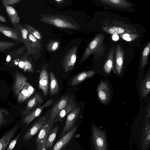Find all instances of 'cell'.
Here are the masks:
<instances>
[{
	"instance_id": "44",
	"label": "cell",
	"mask_w": 150,
	"mask_h": 150,
	"mask_svg": "<svg viewBox=\"0 0 150 150\" xmlns=\"http://www.w3.org/2000/svg\"><path fill=\"white\" fill-rule=\"evenodd\" d=\"M46 141L44 143L41 150H46L45 148V145L46 144Z\"/></svg>"
},
{
	"instance_id": "21",
	"label": "cell",
	"mask_w": 150,
	"mask_h": 150,
	"mask_svg": "<svg viewBox=\"0 0 150 150\" xmlns=\"http://www.w3.org/2000/svg\"><path fill=\"white\" fill-rule=\"evenodd\" d=\"M43 102L42 96L39 94H35L28 100L25 109L22 112L23 117L28 114L37 105Z\"/></svg>"
},
{
	"instance_id": "16",
	"label": "cell",
	"mask_w": 150,
	"mask_h": 150,
	"mask_svg": "<svg viewBox=\"0 0 150 150\" xmlns=\"http://www.w3.org/2000/svg\"><path fill=\"white\" fill-rule=\"evenodd\" d=\"M48 75L46 69L44 68L41 70L39 78L38 87L43 91V95L46 96L48 93Z\"/></svg>"
},
{
	"instance_id": "39",
	"label": "cell",
	"mask_w": 150,
	"mask_h": 150,
	"mask_svg": "<svg viewBox=\"0 0 150 150\" xmlns=\"http://www.w3.org/2000/svg\"><path fill=\"white\" fill-rule=\"evenodd\" d=\"M21 133H19L17 136L10 143L8 146L6 150H12L15 146L17 140L21 134Z\"/></svg>"
},
{
	"instance_id": "29",
	"label": "cell",
	"mask_w": 150,
	"mask_h": 150,
	"mask_svg": "<svg viewBox=\"0 0 150 150\" xmlns=\"http://www.w3.org/2000/svg\"><path fill=\"white\" fill-rule=\"evenodd\" d=\"M49 75L50 79V92L51 95L58 94L59 91V86L58 81L53 73L50 71Z\"/></svg>"
},
{
	"instance_id": "24",
	"label": "cell",
	"mask_w": 150,
	"mask_h": 150,
	"mask_svg": "<svg viewBox=\"0 0 150 150\" xmlns=\"http://www.w3.org/2000/svg\"><path fill=\"white\" fill-rule=\"evenodd\" d=\"M95 72L93 71H83L75 76L72 79L71 85L74 86L83 82L86 79L93 76Z\"/></svg>"
},
{
	"instance_id": "1",
	"label": "cell",
	"mask_w": 150,
	"mask_h": 150,
	"mask_svg": "<svg viewBox=\"0 0 150 150\" xmlns=\"http://www.w3.org/2000/svg\"><path fill=\"white\" fill-rule=\"evenodd\" d=\"M41 22L50 24L56 27L64 28L77 29V24L69 17L57 14H47L42 16Z\"/></svg>"
},
{
	"instance_id": "38",
	"label": "cell",
	"mask_w": 150,
	"mask_h": 150,
	"mask_svg": "<svg viewBox=\"0 0 150 150\" xmlns=\"http://www.w3.org/2000/svg\"><path fill=\"white\" fill-rule=\"evenodd\" d=\"M8 113L6 110L0 109V126L5 123L7 121L4 118L5 116L7 115Z\"/></svg>"
},
{
	"instance_id": "9",
	"label": "cell",
	"mask_w": 150,
	"mask_h": 150,
	"mask_svg": "<svg viewBox=\"0 0 150 150\" xmlns=\"http://www.w3.org/2000/svg\"><path fill=\"white\" fill-rule=\"evenodd\" d=\"M53 99H50L47 100L44 105L40 107L36 108L31 111L29 112L22 119V122L26 124V127L34 119L38 117L42 112L45 108L48 107L53 102Z\"/></svg>"
},
{
	"instance_id": "35",
	"label": "cell",
	"mask_w": 150,
	"mask_h": 150,
	"mask_svg": "<svg viewBox=\"0 0 150 150\" xmlns=\"http://www.w3.org/2000/svg\"><path fill=\"white\" fill-rule=\"evenodd\" d=\"M25 25L29 32L38 40L41 41L42 35L39 30L31 25L25 23Z\"/></svg>"
},
{
	"instance_id": "32",
	"label": "cell",
	"mask_w": 150,
	"mask_h": 150,
	"mask_svg": "<svg viewBox=\"0 0 150 150\" xmlns=\"http://www.w3.org/2000/svg\"><path fill=\"white\" fill-rule=\"evenodd\" d=\"M18 30L19 31L23 43L25 46L28 40L29 31L26 28L25 25L21 24L19 23L16 25Z\"/></svg>"
},
{
	"instance_id": "43",
	"label": "cell",
	"mask_w": 150,
	"mask_h": 150,
	"mask_svg": "<svg viewBox=\"0 0 150 150\" xmlns=\"http://www.w3.org/2000/svg\"><path fill=\"white\" fill-rule=\"evenodd\" d=\"M112 39L115 40H117L119 39V37L117 35H113L112 36Z\"/></svg>"
},
{
	"instance_id": "26",
	"label": "cell",
	"mask_w": 150,
	"mask_h": 150,
	"mask_svg": "<svg viewBox=\"0 0 150 150\" xmlns=\"http://www.w3.org/2000/svg\"><path fill=\"white\" fill-rule=\"evenodd\" d=\"M59 128V125H57L51 128L47 134L45 145L46 149H50L55 139Z\"/></svg>"
},
{
	"instance_id": "3",
	"label": "cell",
	"mask_w": 150,
	"mask_h": 150,
	"mask_svg": "<svg viewBox=\"0 0 150 150\" xmlns=\"http://www.w3.org/2000/svg\"><path fill=\"white\" fill-rule=\"evenodd\" d=\"M102 29L104 31L113 35L134 34L137 32L134 26L115 20L105 22L102 26Z\"/></svg>"
},
{
	"instance_id": "25",
	"label": "cell",
	"mask_w": 150,
	"mask_h": 150,
	"mask_svg": "<svg viewBox=\"0 0 150 150\" xmlns=\"http://www.w3.org/2000/svg\"><path fill=\"white\" fill-rule=\"evenodd\" d=\"M140 86L142 97H146L149 93L150 90L149 69L147 72L144 80L140 83Z\"/></svg>"
},
{
	"instance_id": "40",
	"label": "cell",
	"mask_w": 150,
	"mask_h": 150,
	"mask_svg": "<svg viewBox=\"0 0 150 150\" xmlns=\"http://www.w3.org/2000/svg\"><path fill=\"white\" fill-rule=\"evenodd\" d=\"M6 4L8 5H13L21 1V0H4Z\"/></svg>"
},
{
	"instance_id": "34",
	"label": "cell",
	"mask_w": 150,
	"mask_h": 150,
	"mask_svg": "<svg viewBox=\"0 0 150 150\" xmlns=\"http://www.w3.org/2000/svg\"><path fill=\"white\" fill-rule=\"evenodd\" d=\"M30 97L29 93L28 90L27 84L19 93L18 97V101L19 103H22Z\"/></svg>"
},
{
	"instance_id": "41",
	"label": "cell",
	"mask_w": 150,
	"mask_h": 150,
	"mask_svg": "<svg viewBox=\"0 0 150 150\" xmlns=\"http://www.w3.org/2000/svg\"><path fill=\"white\" fill-rule=\"evenodd\" d=\"M28 90L30 96L34 93L35 89L29 83H27Z\"/></svg>"
},
{
	"instance_id": "36",
	"label": "cell",
	"mask_w": 150,
	"mask_h": 150,
	"mask_svg": "<svg viewBox=\"0 0 150 150\" xmlns=\"http://www.w3.org/2000/svg\"><path fill=\"white\" fill-rule=\"evenodd\" d=\"M59 44V42L58 41H51L47 45V50L50 52H54L58 49Z\"/></svg>"
},
{
	"instance_id": "30",
	"label": "cell",
	"mask_w": 150,
	"mask_h": 150,
	"mask_svg": "<svg viewBox=\"0 0 150 150\" xmlns=\"http://www.w3.org/2000/svg\"><path fill=\"white\" fill-rule=\"evenodd\" d=\"M150 50V41H149L144 48L141 55L140 69H143L147 63Z\"/></svg>"
},
{
	"instance_id": "8",
	"label": "cell",
	"mask_w": 150,
	"mask_h": 150,
	"mask_svg": "<svg viewBox=\"0 0 150 150\" xmlns=\"http://www.w3.org/2000/svg\"><path fill=\"white\" fill-rule=\"evenodd\" d=\"M80 107L75 108L67 115L64 127L62 131L60 137H62L68 133L72 128L79 115Z\"/></svg>"
},
{
	"instance_id": "23",
	"label": "cell",
	"mask_w": 150,
	"mask_h": 150,
	"mask_svg": "<svg viewBox=\"0 0 150 150\" xmlns=\"http://www.w3.org/2000/svg\"><path fill=\"white\" fill-rule=\"evenodd\" d=\"M141 141L142 150H146L149 147L150 143V126L149 121L144 128Z\"/></svg>"
},
{
	"instance_id": "33",
	"label": "cell",
	"mask_w": 150,
	"mask_h": 150,
	"mask_svg": "<svg viewBox=\"0 0 150 150\" xmlns=\"http://www.w3.org/2000/svg\"><path fill=\"white\" fill-rule=\"evenodd\" d=\"M19 43L7 41H0V52L9 50Z\"/></svg>"
},
{
	"instance_id": "20",
	"label": "cell",
	"mask_w": 150,
	"mask_h": 150,
	"mask_svg": "<svg viewBox=\"0 0 150 150\" xmlns=\"http://www.w3.org/2000/svg\"><path fill=\"white\" fill-rule=\"evenodd\" d=\"M124 52L119 45L116 46L115 48V67L117 74L120 75L122 70Z\"/></svg>"
},
{
	"instance_id": "10",
	"label": "cell",
	"mask_w": 150,
	"mask_h": 150,
	"mask_svg": "<svg viewBox=\"0 0 150 150\" xmlns=\"http://www.w3.org/2000/svg\"><path fill=\"white\" fill-rule=\"evenodd\" d=\"M46 120L45 116L39 118L24 135L23 140L24 141H29L40 130Z\"/></svg>"
},
{
	"instance_id": "17",
	"label": "cell",
	"mask_w": 150,
	"mask_h": 150,
	"mask_svg": "<svg viewBox=\"0 0 150 150\" xmlns=\"http://www.w3.org/2000/svg\"><path fill=\"white\" fill-rule=\"evenodd\" d=\"M76 130V127L74 126L57 142L51 150H61L70 140Z\"/></svg>"
},
{
	"instance_id": "13",
	"label": "cell",
	"mask_w": 150,
	"mask_h": 150,
	"mask_svg": "<svg viewBox=\"0 0 150 150\" xmlns=\"http://www.w3.org/2000/svg\"><path fill=\"white\" fill-rule=\"evenodd\" d=\"M15 76L13 91L14 94L17 97L21 90L27 84V78L19 72H16Z\"/></svg>"
},
{
	"instance_id": "11",
	"label": "cell",
	"mask_w": 150,
	"mask_h": 150,
	"mask_svg": "<svg viewBox=\"0 0 150 150\" xmlns=\"http://www.w3.org/2000/svg\"><path fill=\"white\" fill-rule=\"evenodd\" d=\"M0 32L16 42L23 43L21 35L18 29L0 23Z\"/></svg>"
},
{
	"instance_id": "4",
	"label": "cell",
	"mask_w": 150,
	"mask_h": 150,
	"mask_svg": "<svg viewBox=\"0 0 150 150\" xmlns=\"http://www.w3.org/2000/svg\"><path fill=\"white\" fill-rule=\"evenodd\" d=\"M25 47L27 52L29 55H31L35 60L39 59L42 50L41 41L36 39L29 32L28 40Z\"/></svg>"
},
{
	"instance_id": "22",
	"label": "cell",
	"mask_w": 150,
	"mask_h": 150,
	"mask_svg": "<svg viewBox=\"0 0 150 150\" xmlns=\"http://www.w3.org/2000/svg\"><path fill=\"white\" fill-rule=\"evenodd\" d=\"M76 104L73 99L71 100L60 112L57 117L53 120L54 122L62 121L69 112L76 107Z\"/></svg>"
},
{
	"instance_id": "12",
	"label": "cell",
	"mask_w": 150,
	"mask_h": 150,
	"mask_svg": "<svg viewBox=\"0 0 150 150\" xmlns=\"http://www.w3.org/2000/svg\"><path fill=\"white\" fill-rule=\"evenodd\" d=\"M97 91L99 100L104 104H106L109 100L110 97V91L107 83L101 81L98 86Z\"/></svg>"
},
{
	"instance_id": "5",
	"label": "cell",
	"mask_w": 150,
	"mask_h": 150,
	"mask_svg": "<svg viewBox=\"0 0 150 150\" xmlns=\"http://www.w3.org/2000/svg\"><path fill=\"white\" fill-rule=\"evenodd\" d=\"M104 38L102 34H98L89 43L81 58L80 64H82L93 53L96 52L101 47Z\"/></svg>"
},
{
	"instance_id": "37",
	"label": "cell",
	"mask_w": 150,
	"mask_h": 150,
	"mask_svg": "<svg viewBox=\"0 0 150 150\" xmlns=\"http://www.w3.org/2000/svg\"><path fill=\"white\" fill-rule=\"evenodd\" d=\"M120 36L123 39L130 41L137 39L139 37V35L135 33H125L120 34Z\"/></svg>"
},
{
	"instance_id": "7",
	"label": "cell",
	"mask_w": 150,
	"mask_h": 150,
	"mask_svg": "<svg viewBox=\"0 0 150 150\" xmlns=\"http://www.w3.org/2000/svg\"><path fill=\"white\" fill-rule=\"evenodd\" d=\"M77 47L75 46L67 52L62 60V64L64 71L67 72L72 69L76 59Z\"/></svg>"
},
{
	"instance_id": "28",
	"label": "cell",
	"mask_w": 150,
	"mask_h": 150,
	"mask_svg": "<svg viewBox=\"0 0 150 150\" xmlns=\"http://www.w3.org/2000/svg\"><path fill=\"white\" fill-rule=\"evenodd\" d=\"M114 49L112 47L108 53L105 62L103 66V69L105 73L109 74L112 68L114 62Z\"/></svg>"
},
{
	"instance_id": "31",
	"label": "cell",
	"mask_w": 150,
	"mask_h": 150,
	"mask_svg": "<svg viewBox=\"0 0 150 150\" xmlns=\"http://www.w3.org/2000/svg\"><path fill=\"white\" fill-rule=\"evenodd\" d=\"M25 50H26V49L25 46L12 50L8 54L6 58V62H9L14 58V60L17 59L16 57L20 58L24 54Z\"/></svg>"
},
{
	"instance_id": "45",
	"label": "cell",
	"mask_w": 150,
	"mask_h": 150,
	"mask_svg": "<svg viewBox=\"0 0 150 150\" xmlns=\"http://www.w3.org/2000/svg\"><path fill=\"white\" fill-rule=\"evenodd\" d=\"M0 6H1V4H0Z\"/></svg>"
},
{
	"instance_id": "27",
	"label": "cell",
	"mask_w": 150,
	"mask_h": 150,
	"mask_svg": "<svg viewBox=\"0 0 150 150\" xmlns=\"http://www.w3.org/2000/svg\"><path fill=\"white\" fill-rule=\"evenodd\" d=\"M30 56L27 52L25 53L21 56L20 59L23 62V69L24 71L33 73L34 71V67Z\"/></svg>"
},
{
	"instance_id": "6",
	"label": "cell",
	"mask_w": 150,
	"mask_h": 150,
	"mask_svg": "<svg viewBox=\"0 0 150 150\" xmlns=\"http://www.w3.org/2000/svg\"><path fill=\"white\" fill-rule=\"evenodd\" d=\"M54 123L53 121L51 118L46 120L35 139L36 150H41L44 143L46 141L48 132L52 127Z\"/></svg>"
},
{
	"instance_id": "42",
	"label": "cell",
	"mask_w": 150,
	"mask_h": 150,
	"mask_svg": "<svg viewBox=\"0 0 150 150\" xmlns=\"http://www.w3.org/2000/svg\"><path fill=\"white\" fill-rule=\"evenodd\" d=\"M0 21L3 23H6V21L5 18L2 16L0 15Z\"/></svg>"
},
{
	"instance_id": "18",
	"label": "cell",
	"mask_w": 150,
	"mask_h": 150,
	"mask_svg": "<svg viewBox=\"0 0 150 150\" xmlns=\"http://www.w3.org/2000/svg\"><path fill=\"white\" fill-rule=\"evenodd\" d=\"M102 4L120 9H126L131 6V3L125 0H100Z\"/></svg>"
},
{
	"instance_id": "14",
	"label": "cell",
	"mask_w": 150,
	"mask_h": 150,
	"mask_svg": "<svg viewBox=\"0 0 150 150\" xmlns=\"http://www.w3.org/2000/svg\"><path fill=\"white\" fill-rule=\"evenodd\" d=\"M72 99L69 96L61 98L55 104L50 112L51 118L53 120L57 117L60 112Z\"/></svg>"
},
{
	"instance_id": "19",
	"label": "cell",
	"mask_w": 150,
	"mask_h": 150,
	"mask_svg": "<svg viewBox=\"0 0 150 150\" xmlns=\"http://www.w3.org/2000/svg\"><path fill=\"white\" fill-rule=\"evenodd\" d=\"M2 2L14 28L18 29L16 25L19 23L20 18L17 11L13 7L7 4L4 0H2Z\"/></svg>"
},
{
	"instance_id": "2",
	"label": "cell",
	"mask_w": 150,
	"mask_h": 150,
	"mask_svg": "<svg viewBox=\"0 0 150 150\" xmlns=\"http://www.w3.org/2000/svg\"><path fill=\"white\" fill-rule=\"evenodd\" d=\"M91 132L92 150H109L106 130L94 125L91 127Z\"/></svg>"
},
{
	"instance_id": "15",
	"label": "cell",
	"mask_w": 150,
	"mask_h": 150,
	"mask_svg": "<svg viewBox=\"0 0 150 150\" xmlns=\"http://www.w3.org/2000/svg\"><path fill=\"white\" fill-rule=\"evenodd\" d=\"M18 127L16 126L9 130L0 139V150H5L15 134Z\"/></svg>"
}]
</instances>
